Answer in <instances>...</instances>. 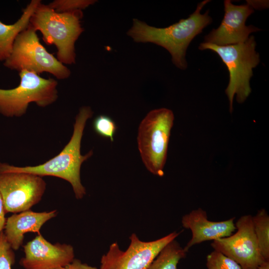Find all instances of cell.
I'll list each match as a JSON object with an SVG mask.
<instances>
[{"mask_svg": "<svg viewBox=\"0 0 269 269\" xmlns=\"http://www.w3.org/2000/svg\"><path fill=\"white\" fill-rule=\"evenodd\" d=\"M19 84L10 89H0V114L7 117H20L26 113L29 104L35 103L46 107L58 98L57 81L45 79L30 71L19 72Z\"/></svg>", "mask_w": 269, "mask_h": 269, "instance_id": "cell-6", "label": "cell"}, {"mask_svg": "<svg viewBox=\"0 0 269 269\" xmlns=\"http://www.w3.org/2000/svg\"><path fill=\"white\" fill-rule=\"evenodd\" d=\"M206 260L208 269H243L235 261L216 250L207 256Z\"/></svg>", "mask_w": 269, "mask_h": 269, "instance_id": "cell-19", "label": "cell"}, {"mask_svg": "<svg viewBox=\"0 0 269 269\" xmlns=\"http://www.w3.org/2000/svg\"><path fill=\"white\" fill-rule=\"evenodd\" d=\"M256 46L253 35L245 42L235 44L219 46L202 42L199 45L201 50L208 49L216 52L229 71L230 79L225 93L229 101L231 113L235 95L237 102L242 103L251 93L250 80L253 74V69L260 61Z\"/></svg>", "mask_w": 269, "mask_h": 269, "instance_id": "cell-4", "label": "cell"}, {"mask_svg": "<svg viewBox=\"0 0 269 269\" xmlns=\"http://www.w3.org/2000/svg\"><path fill=\"white\" fill-rule=\"evenodd\" d=\"M40 2V0H31L13 24H6L0 21V61H4L9 57L16 37L27 27L32 14Z\"/></svg>", "mask_w": 269, "mask_h": 269, "instance_id": "cell-15", "label": "cell"}, {"mask_svg": "<svg viewBox=\"0 0 269 269\" xmlns=\"http://www.w3.org/2000/svg\"><path fill=\"white\" fill-rule=\"evenodd\" d=\"M24 257L19 264L24 269H56L75 259L74 248L67 244H52L41 234L23 246Z\"/></svg>", "mask_w": 269, "mask_h": 269, "instance_id": "cell-12", "label": "cell"}, {"mask_svg": "<svg viewBox=\"0 0 269 269\" xmlns=\"http://www.w3.org/2000/svg\"><path fill=\"white\" fill-rule=\"evenodd\" d=\"M5 213L3 201L0 194V233L3 231L5 224Z\"/></svg>", "mask_w": 269, "mask_h": 269, "instance_id": "cell-23", "label": "cell"}, {"mask_svg": "<svg viewBox=\"0 0 269 269\" xmlns=\"http://www.w3.org/2000/svg\"><path fill=\"white\" fill-rule=\"evenodd\" d=\"M83 16L82 10L57 12L41 2L32 14L29 25L41 33L47 44L56 46L57 59L69 65L76 62L75 44L84 31Z\"/></svg>", "mask_w": 269, "mask_h": 269, "instance_id": "cell-3", "label": "cell"}, {"mask_svg": "<svg viewBox=\"0 0 269 269\" xmlns=\"http://www.w3.org/2000/svg\"><path fill=\"white\" fill-rule=\"evenodd\" d=\"M93 112L89 106H83L75 118L72 136L61 152L44 163L36 166L23 167L11 165L0 162V174L6 172H20L43 177L51 176L63 179L71 185L75 197L81 199L86 194L80 178L82 164L93 154L92 150L83 155L81 144L87 121Z\"/></svg>", "mask_w": 269, "mask_h": 269, "instance_id": "cell-1", "label": "cell"}, {"mask_svg": "<svg viewBox=\"0 0 269 269\" xmlns=\"http://www.w3.org/2000/svg\"><path fill=\"white\" fill-rule=\"evenodd\" d=\"M3 65L18 72L26 70L38 75L47 72L59 80L71 75L70 69L41 44L36 31L29 24L16 37L11 53Z\"/></svg>", "mask_w": 269, "mask_h": 269, "instance_id": "cell-7", "label": "cell"}, {"mask_svg": "<svg viewBox=\"0 0 269 269\" xmlns=\"http://www.w3.org/2000/svg\"><path fill=\"white\" fill-rule=\"evenodd\" d=\"M234 219L209 221L206 212L201 208L184 215L181 220L182 226L192 232L191 239L184 248V250L187 252L195 245L231 236L236 231Z\"/></svg>", "mask_w": 269, "mask_h": 269, "instance_id": "cell-13", "label": "cell"}, {"mask_svg": "<svg viewBox=\"0 0 269 269\" xmlns=\"http://www.w3.org/2000/svg\"><path fill=\"white\" fill-rule=\"evenodd\" d=\"M187 252L175 240L166 245L152 261L148 269H177L179 261Z\"/></svg>", "mask_w": 269, "mask_h": 269, "instance_id": "cell-16", "label": "cell"}, {"mask_svg": "<svg viewBox=\"0 0 269 269\" xmlns=\"http://www.w3.org/2000/svg\"><path fill=\"white\" fill-rule=\"evenodd\" d=\"M56 269H98L96 267L90 266L87 264L83 263L80 260L74 259L68 265Z\"/></svg>", "mask_w": 269, "mask_h": 269, "instance_id": "cell-22", "label": "cell"}, {"mask_svg": "<svg viewBox=\"0 0 269 269\" xmlns=\"http://www.w3.org/2000/svg\"><path fill=\"white\" fill-rule=\"evenodd\" d=\"M174 116L168 109L149 111L139 124L137 146L143 163L153 175L162 177Z\"/></svg>", "mask_w": 269, "mask_h": 269, "instance_id": "cell-5", "label": "cell"}, {"mask_svg": "<svg viewBox=\"0 0 269 269\" xmlns=\"http://www.w3.org/2000/svg\"><path fill=\"white\" fill-rule=\"evenodd\" d=\"M96 1L94 0H54L47 5L57 12H67L83 10Z\"/></svg>", "mask_w": 269, "mask_h": 269, "instance_id": "cell-20", "label": "cell"}, {"mask_svg": "<svg viewBox=\"0 0 269 269\" xmlns=\"http://www.w3.org/2000/svg\"><path fill=\"white\" fill-rule=\"evenodd\" d=\"M93 128L99 135L109 138L114 141V137L117 130V126L113 120L108 116L100 115L97 116L93 122Z\"/></svg>", "mask_w": 269, "mask_h": 269, "instance_id": "cell-18", "label": "cell"}, {"mask_svg": "<svg viewBox=\"0 0 269 269\" xmlns=\"http://www.w3.org/2000/svg\"><path fill=\"white\" fill-rule=\"evenodd\" d=\"M209 1L205 0L200 2L187 18L181 19L166 27L150 26L144 21L134 18L132 26L127 34L135 42H150L164 48L171 55L173 63L184 70L187 67L185 55L190 43L212 22L209 10L203 14L201 13L202 8Z\"/></svg>", "mask_w": 269, "mask_h": 269, "instance_id": "cell-2", "label": "cell"}, {"mask_svg": "<svg viewBox=\"0 0 269 269\" xmlns=\"http://www.w3.org/2000/svg\"><path fill=\"white\" fill-rule=\"evenodd\" d=\"M236 232L230 236L214 240L211 245L237 262L243 269H256L266 261L255 234L253 216H241L235 223Z\"/></svg>", "mask_w": 269, "mask_h": 269, "instance_id": "cell-10", "label": "cell"}, {"mask_svg": "<svg viewBox=\"0 0 269 269\" xmlns=\"http://www.w3.org/2000/svg\"><path fill=\"white\" fill-rule=\"evenodd\" d=\"M46 188V182L39 176L20 172L0 174V194L6 213L30 210L42 199Z\"/></svg>", "mask_w": 269, "mask_h": 269, "instance_id": "cell-9", "label": "cell"}, {"mask_svg": "<svg viewBox=\"0 0 269 269\" xmlns=\"http://www.w3.org/2000/svg\"><path fill=\"white\" fill-rule=\"evenodd\" d=\"M224 5L225 14L220 26L205 36L204 42L219 46L238 44L246 41L250 33L260 30L245 24L247 18L254 11L248 2L237 5L225 0Z\"/></svg>", "mask_w": 269, "mask_h": 269, "instance_id": "cell-11", "label": "cell"}, {"mask_svg": "<svg viewBox=\"0 0 269 269\" xmlns=\"http://www.w3.org/2000/svg\"><path fill=\"white\" fill-rule=\"evenodd\" d=\"M256 269H269V261H265Z\"/></svg>", "mask_w": 269, "mask_h": 269, "instance_id": "cell-24", "label": "cell"}, {"mask_svg": "<svg viewBox=\"0 0 269 269\" xmlns=\"http://www.w3.org/2000/svg\"><path fill=\"white\" fill-rule=\"evenodd\" d=\"M14 263L13 250L2 231L0 233V269H11V266Z\"/></svg>", "mask_w": 269, "mask_h": 269, "instance_id": "cell-21", "label": "cell"}, {"mask_svg": "<svg viewBox=\"0 0 269 269\" xmlns=\"http://www.w3.org/2000/svg\"><path fill=\"white\" fill-rule=\"evenodd\" d=\"M57 214L56 210L42 212L28 210L9 217L6 219L3 233L12 249L16 251L20 247L25 233L33 232L40 234L42 226Z\"/></svg>", "mask_w": 269, "mask_h": 269, "instance_id": "cell-14", "label": "cell"}, {"mask_svg": "<svg viewBox=\"0 0 269 269\" xmlns=\"http://www.w3.org/2000/svg\"><path fill=\"white\" fill-rule=\"evenodd\" d=\"M254 230L261 254L269 261V216L265 209L253 216Z\"/></svg>", "mask_w": 269, "mask_h": 269, "instance_id": "cell-17", "label": "cell"}, {"mask_svg": "<svg viewBox=\"0 0 269 269\" xmlns=\"http://www.w3.org/2000/svg\"><path fill=\"white\" fill-rule=\"evenodd\" d=\"M179 234L175 231L156 240L144 242L133 233L126 251L121 250L117 242L110 245L101 258L99 269H148L161 250Z\"/></svg>", "mask_w": 269, "mask_h": 269, "instance_id": "cell-8", "label": "cell"}]
</instances>
